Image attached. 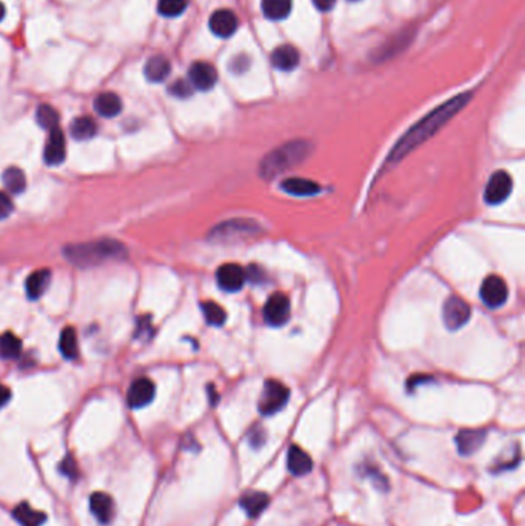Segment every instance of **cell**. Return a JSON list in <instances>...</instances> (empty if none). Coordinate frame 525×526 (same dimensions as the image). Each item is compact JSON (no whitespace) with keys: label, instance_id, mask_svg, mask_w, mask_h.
Instances as JSON below:
<instances>
[{"label":"cell","instance_id":"1","mask_svg":"<svg viewBox=\"0 0 525 526\" xmlns=\"http://www.w3.org/2000/svg\"><path fill=\"white\" fill-rule=\"evenodd\" d=\"M470 99V93L456 95L452 100L442 103L441 107L433 109L432 113H428L425 117L420 118L416 125H413V127L399 139V142L393 146V150L390 151L386 164H383L386 168H388L390 165H397L399 162L405 159L413 150H416L418 146H420L424 142H427L428 139L433 137L450 118L459 113V111L467 105Z\"/></svg>","mask_w":525,"mask_h":526},{"label":"cell","instance_id":"2","mask_svg":"<svg viewBox=\"0 0 525 526\" xmlns=\"http://www.w3.org/2000/svg\"><path fill=\"white\" fill-rule=\"evenodd\" d=\"M312 151L313 145L307 142V140H293V142H287L265 155L261 162L259 174H261L262 179L265 180H273L275 177L307 160Z\"/></svg>","mask_w":525,"mask_h":526},{"label":"cell","instance_id":"3","mask_svg":"<svg viewBox=\"0 0 525 526\" xmlns=\"http://www.w3.org/2000/svg\"><path fill=\"white\" fill-rule=\"evenodd\" d=\"M66 257L74 265H98L107 258H116L123 254V248L119 243L111 240H102L96 243H85V245H74L66 248Z\"/></svg>","mask_w":525,"mask_h":526},{"label":"cell","instance_id":"4","mask_svg":"<svg viewBox=\"0 0 525 526\" xmlns=\"http://www.w3.org/2000/svg\"><path fill=\"white\" fill-rule=\"evenodd\" d=\"M290 397V391L284 383L277 380H267L264 385L261 399H259V411L264 416H273L284 408Z\"/></svg>","mask_w":525,"mask_h":526},{"label":"cell","instance_id":"5","mask_svg":"<svg viewBox=\"0 0 525 526\" xmlns=\"http://www.w3.org/2000/svg\"><path fill=\"white\" fill-rule=\"evenodd\" d=\"M257 229H259V225L254 224L253 220L238 219V220L225 222V224L216 226L213 229L210 237L216 242H231V240H239L242 239V237L254 234Z\"/></svg>","mask_w":525,"mask_h":526},{"label":"cell","instance_id":"6","mask_svg":"<svg viewBox=\"0 0 525 526\" xmlns=\"http://www.w3.org/2000/svg\"><path fill=\"white\" fill-rule=\"evenodd\" d=\"M471 316L470 305L459 295H450V297L443 303L442 309V318L446 327L452 331H456L462 328L465 323L469 322Z\"/></svg>","mask_w":525,"mask_h":526},{"label":"cell","instance_id":"7","mask_svg":"<svg viewBox=\"0 0 525 526\" xmlns=\"http://www.w3.org/2000/svg\"><path fill=\"white\" fill-rule=\"evenodd\" d=\"M513 180L507 171H496L487 183L484 191V200L489 205H499L505 202L512 194Z\"/></svg>","mask_w":525,"mask_h":526},{"label":"cell","instance_id":"8","mask_svg":"<svg viewBox=\"0 0 525 526\" xmlns=\"http://www.w3.org/2000/svg\"><path fill=\"white\" fill-rule=\"evenodd\" d=\"M290 300L282 293H275L265 303L264 317L271 327H282L290 318Z\"/></svg>","mask_w":525,"mask_h":526},{"label":"cell","instance_id":"9","mask_svg":"<svg viewBox=\"0 0 525 526\" xmlns=\"http://www.w3.org/2000/svg\"><path fill=\"white\" fill-rule=\"evenodd\" d=\"M480 299L490 308H499L504 305L508 299V288L504 279L499 276H489L482 286H480Z\"/></svg>","mask_w":525,"mask_h":526},{"label":"cell","instance_id":"10","mask_svg":"<svg viewBox=\"0 0 525 526\" xmlns=\"http://www.w3.org/2000/svg\"><path fill=\"white\" fill-rule=\"evenodd\" d=\"M188 82L199 91H208L218 82V71L208 62H195L190 66Z\"/></svg>","mask_w":525,"mask_h":526},{"label":"cell","instance_id":"11","mask_svg":"<svg viewBox=\"0 0 525 526\" xmlns=\"http://www.w3.org/2000/svg\"><path fill=\"white\" fill-rule=\"evenodd\" d=\"M218 284L224 291L236 293L242 290L243 284L247 280V272L242 266L236 263H225L222 265L216 272Z\"/></svg>","mask_w":525,"mask_h":526},{"label":"cell","instance_id":"12","mask_svg":"<svg viewBox=\"0 0 525 526\" xmlns=\"http://www.w3.org/2000/svg\"><path fill=\"white\" fill-rule=\"evenodd\" d=\"M239 26V19L231 10H218L210 17V29L214 36L227 39L231 37Z\"/></svg>","mask_w":525,"mask_h":526},{"label":"cell","instance_id":"13","mask_svg":"<svg viewBox=\"0 0 525 526\" xmlns=\"http://www.w3.org/2000/svg\"><path fill=\"white\" fill-rule=\"evenodd\" d=\"M154 383L150 379H137L128 389V403L131 408H144L154 399Z\"/></svg>","mask_w":525,"mask_h":526},{"label":"cell","instance_id":"14","mask_svg":"<svg viewBox=\"0 0 525 526\" xmlns=\"http://www.w3.org/2000/svg\"><path fill=\"white\" fill-rule=\"evenodd\" d=\"M66 155V142L63 132L56 128L50 131V136L45 145V162L51 167L61 165Z\"/></svg>","mask_w":525,"mask_h":526},{"label":"cell","instance_id":"15","mask_svg":"<svg viewBox=\"0 0 525 526\" xmlns=\"http://www.w3.org/2000/svg\"><path fill=\"white\" fill-rule=\"evenodd\" d=\"M487 433L484 429H462L456 437L457 449L462 456H471L482 447Z\"/></svg>","mask_w":525,"mask_h":526},{"label":"cell","instance_id":"16","mask_svg":"<svg viewBox=\"0 0 525 526\" xmlns=\"http://www.w3.org/2000/svg\"><path fill=\"white\" fill-rule=\"evenodd\" d=\"M300 54L293 45H280L271 54V63L280 71H293L298 68Z\"/></svg>","mask_w":525,"mask_h":526},{"label":"cell","instance_id":"17","mask_svg":"<svg viewBox=\"0 0 525 526\" xmlns=\"http://www.w3.org/2000/svg\"><path fill=\"white\" fill-rule=\"evenodd\" d=\"M287 466L288 471H290L293 476L300 477L305 476L310 471L313 470V461L304 449H300L299 447H290L288 449V457H287Z\"/></svg>","mask_w":525,"mask_h":526},{"label":"cell","instance_id":"18","mask_svg":"<svg viewBox=\"0 0 525 526\" xmlns=\"http://www.w3.org/2000/svg\"><path fill=\"white\" fill-rule=\"evenodd\" d=\"M90 509L100 523L107 525L114 516V502L105 493H94L90 497Z\"/></svg>","mask_w":525,"mask_h":526},{"label":"cell","instance_id":"19","mask_svg":"<svg viewBox=\"0 0 525 526\" xmlns=\"http://www.w3.org/2000/svg\"><path fill=\"white\" fill-rule=\"evenodd\" d=\"M145 77L153 84H160L169 76L172 72V65H169L168 59L164 56H153L145 63Z\"/></svg>","mask_w":525,"mask_h":526},{"label":"cell","instance_id":"20","mask_svg":"<svg viewBox=\"0 0 525 526\" xmlns=\"http://www.w3.org/2000/svg\"><path fill=\"white\" fill-rule=\"evenodd\" d=\"M239 503H241V508L245 511L250 518H256L264 513L265 508L268 506L270 497L265 493L251 491L243 495V497L239 500Z\"/></svg>","mask_w":525,"mask_h":526},{"label":"cell","instance_id":"21","mask_svg":"<svg viewBox=\"0 0 525 526\" xmlns=\"http://www.w3.org/2000/svg\"><path fill=\"white\" fill-rule=\"evenodd\" d=\"M280 188H282L285 192H288V194L299 196V197L314 196L321 191V187L316 182L308 180V179H299V177H290V179H285L282 183H280Z\"/></svg>","mask_w":525,"mask_h":526},{"label":"cell","instance_id":"22","mask_svg":"<svg viewBox=\"0 0 525 526\" xmlns=\"http://www.w3.org/2000/svg\"><path fill=\"white\" fill-rule=\"evenodd\" d=\"M94 109L102 117H116L122 111V100L114 93H102L94 100Z\"/></svg>","mask_w":525,"mask_h":526},{"label":"cell","instance_id":"23","mask_svg":"<svg viewBox=\"0 0 525 526\" xmlns=\"http://www.w3.org/2000/svg\"><path fill=\"white\" fill-rule=\"evenodd\" d=\"M51 280V272L48 270H37L28 277L25 284V290L29 299H39L47 291Z\"/></svg>","mask_w":525,"mask_h":526},{"label":"cell","instance_id":"24","mask_svg":"<svg viewBox=\"0 0 525 526\" xmlns=\"http://www.w3.org/2000/svg\"><path fill=\"white\" fill-rule=\"evenodd\" d=\"M293 0H262V11L270 20H282L291 13Z\"/></svg>","mask_w":525,"mask_h":526},{"label":"cell","instance_id":"25","mask_svg":"<svg viewBox=\"0 0 525 526\" xmlns=\"http://www.w3.org/2000/svg\"><path fill=\"white\" fill-rule=\"evenodd\" d=\"M70 131H71V136L76 140H88L96 136V132H98V125H96V122L91 117L82 116V117L74 118V121L71 122Z\"/></svg>","mask_w":525,"mask_h":526},{"label":"cell","instance_id":"26","mask_svg":"<svg viewBox=\"0 0 525 526\" xmlns=\"http://www.w3.org/2000/svg\"><path fill=\"white\" fill-rule=\"evenodd\" d=\"M14 517L17 518V522L22 526H40L45 522V514L33 509L28 503H22V505L14 509Z\"/></svg>","mask_w":525,"mask_h":526},{"label":"cell","instance_id":"27","mask_svg":"<svg viewBox=\"0 0 525 526\" xmlns=\"http://www.w3.org/2000/svg\"><path fill=\"white\" fill-rule=\"evenodd\" d=\"M59 350H61L62 355L66 359H74L79 353L77 345V334L73 328H65L61 334V340H59Z\"/></svg>","mask_w":525,"mask_h":526},{"label":"cell","instance_id":"28","mask_svg":"<svg viewBox=\"0 0 525 526\" xmlns=\"http://www.w3.org/2000/svg\"><path fill=\"white\" fill-rule=\"evenodd\" d=\"M22 351V342L17 336L11 332L0 334V357L16 359Z\"/></svg>","mask_w":525,"mask_h":526},{"label":"cell","instance_id":"29","mask_svg":"<svg viewBox=\"0 0 525 526\" xmlns=\"http://www.w3.org/2000/svg\"><path fill=\"white\" fill-rule=\"evenodd\" d=\"M3 183L6 189H10L14 194H20L26 187V177L22 169L8 168L3 173Z\"/></svg>","mask_w":525,"mask_h":526},{"label":"cell","instance_id":"30","mask_svg":"<svg viewBox=\"0 0 525 526\" xmlns=\"http://www.w3.org/2000/svg\"><path fill=\"white\" fill-rule=\"evenodd\" d=\"M202 313L205 320L208 322L213 327H220L227 320L225 309L214 302H204L202 303Z\"/></svg>","mask_w":525,"mask_h":526},{"label":"cell","instance_id":"31","mask_svg":"<svg viewBox=\"0 0 525 526\" xmlns=\"http://www.w3.org/2000/svg\"><path fill=\"white\" fill-rule=\"evenodd\" d=\"M36 121L40 125L42 128L48 131L56 130L59 125V114L57 111L50 105H40L36 111Z\"/></svg>","mask_w":525,"mask_h":526},{"label":"cell","instance_id":"32","mask_svg":"<svg viewBox=\"0 0 525 526\" xmlns=\"http://www.w3.org/2000/svg\"><path fill=\"white\" fill-rule=\"evenodd\" d=\"M188 0H159L158 11L164 17H177L187 10Z\"/></svg>","mask_w":525,"mask_h":526},{"label":"cell","instance_id":"33","mask_svg":"<svg viewBox=\"0 0 525 526\" xmlns=\"http://www.w3.org/2000/svg\"><path fill=\"white\" fill-rule=\"evenodd\" d=\"M169 93H172L177 99H187L193 94V86L188 80H176V82L169 86Z\"/></svg>","mask_w":525,"mask_h":526},{"label":"cell","instance_id":"34","mask_svg":"<svg viewBox=\"0 0 525 526\" xmlns=\"http://www.w3.org/2000/svg\"><path fill=\"white\" fill-rule=\"evenodd\" d=\"M11 211H13L11 200L8 199V196L3 194V192H0V220L8 217Z\"/></svg>","mask_w":525,"mask_h":526},{"label":"cell","instance_id":"35","mask_svg":"<svg viewBox=\"0 0 525 526\" xmlns=\"http://www.w3.org/2000/svg\"><path fill=\"white\" fill-rule=\"evenodd\" d=\"M250 66V59L247 56H238L234 59V61L231 62V70L236 72V74H241L243 71H247V68Z\"/></svg>","mask_w":525,"mask_h":526},{"label":"cell","instance_id":"36","mask_svg":"<svg viewBox=\"0 0 525 526\" xmlns=\"http://www.w3.org/2000/svg\"><path fill=\"white\" fill-rule=\"evenodd\" d=\"M313 3L319 11L327 13L333 10V6L336 5V0H313Z\"/></svg>","mask_w":525,"mask_h":526},{"label":"cell","instance_id":"37","mask_svg":"<svg viewBox=\"0 0 525 526\" xmlns=\"http://www.w3.org/2000/svg\"><path fill=\"white\" fill-rule=\"evenodd\" d=\"M10 397H11L10 389L6 388V387H3V385H0V408L6 405V402H8Z\"/></svg>","mask_w":525,"mask_h":526},{"label":"cell","instance_id":"38","mask_svg":"<svg viewBox=\"0 0 525 526\" xmlns=\"http://www.w3.org/2000/svg\"><path fill=\"white\" fill-rule=\"evenodd\" d=\"M5 5L2 3V2H0V20H3V17H5Z\"/></svg>","mask_w":525,"mask_h":526},{"label":"cell","instance_id":"39","mask_svg":"<svg viewBox=\"0 0 525 526\" xmlns=\"http://www.w3.org/2000/svg\"><path fill=\"white\" fill-rule=\"evenodd\" d=\"M349 2H359V0H349Z\"/></svg>","mask_w":525,"mask_h":526}]
</instances>
